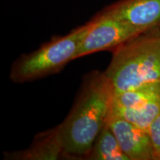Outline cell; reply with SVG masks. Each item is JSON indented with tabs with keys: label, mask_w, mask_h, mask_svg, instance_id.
Instances as JSON below:
<instances>
[{
	"label": "cell",
	"mask_w": 160,
	"mask_h": 160,
	"mask_svg": "<svg viewBox=\"0 0 160 160\" xmlns=\"http://www.w3.org/2000/svg\"><path fill=\"white\" fill-rule=\"evenodd\" d=\"M113 93L104 72L93 71L86 76L71 111L59 125L64 155L85 157L88 154L108 122Z\"/></svg>",
	"instance_id": "6da1fadb"
},
{
	"label": "cell",
	"mask_w": 160,
	"mask_h": 160,
	"mask_svg": "<svg viewBox=\"0 0 160 160\" xmlns=\"http://www.w3.org/2000/svg\"><path fill=\"white\" fill-rule=\"evenodd\" d=\"M104 73L114 92L160 81V25L115 48Z\"/></svg>",
	"instance_id": "7a4b0ae2"
},
{
	"label": "cell",
	"mask_w": 160,
	"mask_h": 160,
	"mask_svg": "<svg viewBox=\"0 0 160 160\" xmlns=\"http://www.w3.org/2000/svg\"><path fill=\"white\" fill-rule=\"evenodd\" d=\"M91 25L90 21L67 35L54 38L36 51L21 56L12 65L10 79L15 83H25L58 73L76 59Z\"/></svg>",
	"instance_id": "3957f363"
},
{
	"label": "cell",
	"mask_w": 160,
	"mask_h": 160,
	"mask_svg": "<svg viewBox=\"0 0 160 160\" xmlns=\"http://www.w3.org/2000/svg\"><path fill=\"white\" fill-rule=\"evenodd\" d=\"M91 25L77 53V58L115 49L141 32L105 11L91 20Z\"/></svg>",
	"instance_id": "277c9868"
},
{
	"label": "cell",
	"mask_w": 160,
	"mask_h": 160,
	"mask_svg": "<svg viewBox=\"0 0 160 160\" xmlns=\"http://www.w3.org/2000/svg\"><path fill=\"white\" fill-rule=\"evenodd\" d=\"M107 124L129 160H157L150 132L115 115L110 114Z\"/></svg>",
	"instance_id": "5b68a950"
},
{
	"label": "cell",
	"mask_w": 160,
	"mask_h": 160,
	"mask_svg": "<svg viewBox=\"0 0 160 160\" xmlns=\"http://www.w3.org/2000/svg\"><path fill=\"white\" fill-rule=\"evenodd\" d=\"M103 11L141 33L160 25V0H120Z\"/></svg>",
	"instance_id": "8992f818"
},
{
	"label": "cell",
	"mask_w": 160,
	"mask_h": 160,
	"mask_svg": "<svg viewBox=\"0 0 160 160\" xmlns=\"http://www.w3.org/2000/svg\"><path fill=\"white\" fill-rule=\"evenodd\" d=\"M64 155L59 136V125L40 132L35 136L28 148L22 151L4 152L8 160H57Z\"/></svg>",
	"instance_id": "52a82bcc"
},
{
	"label": "cell",
	"mask_w": 160,
	"mask_h": 160,
	"mask_svg": "<svg viewBox=\"0 0 160 160\" xmlns=\"http://www.w3.org/2000/svg\"><path fill=\"white\" fill-rule=\"evenodd\" d=\"M160 99V81L150 82L135 88L113 93L111 108L141 109Z\"/></svg>",
	"instance_id": "ba28073f"
},
{
	"label": "cell",
	"mask_w": 160,
	"mask_h": 160,
	"mask_svg": "<svg viewBox=\"0 0 160 160\" xmlns=\"http://www.w3.org/2000/svg\"><path fill=\"white\" fill-rule=\"evenodd\" d=\"M85 159L129 160L123 153L113 131L106 124L96 139Z\"/></svg>",
	"instance_id": "9c48e42d"
},
{
	"label": "cell",
	"mask_w": 160,
	"mask_h": 160,
	"mask_svg": "<svg viewBox=\"0 0 160 160\" xmlns=\"http://www.w3.org/2000/svg\"><path fill=\"white\" fill-rule=\"evenodd\" d=\"M150 134L154 145L157 160H160V110L151 126Z\"/></svg>",
	"instance_id": "30bf717a"
}]
</instances>
